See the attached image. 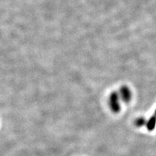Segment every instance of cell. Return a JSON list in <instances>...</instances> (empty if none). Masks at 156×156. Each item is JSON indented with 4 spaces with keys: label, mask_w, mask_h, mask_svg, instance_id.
Returning <instances> with one entry per match:
<instances>
[{
    "label": "cell",
    "mask_w": 156,
    "mask_h": 156,
    "mask_svg": "<svg viewBox=\"0 0 156 156\" xmlns=\"http://www.w3.org/2000/svg\"><path fill=\"white\" fill-rule=\"evenodd\" d=\"M120 96L117 92H113L110 95L108 99V104L111 110L114 113H119L120 112L121 106L119 103Z\"/></svg>",
    "instance_id": "obj_1"
},
{
    "label": "cell",
    "mask_w": 156,
    "mask_h": 156,
    "mask_svg": "<svg viewBox=\"0 0 156 156\" xmlns=\"http://www.w3.org/2000/svg\"><path fill=\"white\" fill-rule=\"evenodd\" d=\"M120 98L124 103H129L132 99V93L129 88L126 86H122L119 90Z\"/></svg>",
    "instance_id": "obj_2"
},
{
    "label": "cell",
    "mask_w": 156,
    "mask_h": 156,
    "mask_svg": "<svg viewBox=\"0 0 156 156\" xmlns=\"http://www.w3.org/2000/svg\"><path fill=\"white\" fill-rule=\"evenodd\" d=\"M156 125V116H153L149 119V120L147 122L146 126H147V129L149 131H153L155 129Z\"/></svg>",
    "instance_id": "obj_3"
},
{
    "label": "cell",
    "mask_w": 156,
    "mask_h": 156,
    "mask_svg": "<svg viewBox=\"0 0 156 156\" xmlns=\"http://www.w3.org/2000/svg\"><path fill=\"white\" fill-rule=\"evenodd\" d=\"M146 124H147V122H146L145 119H144L143 117L138 118L135 121V125L137 126V127H141V126L145 125Z\"/></svg>",
    "instance_id": "obj_4"
},
{
    "label": "cell",
    "mask_w": 156,
    "mask_h": 156,
    "mask_svg": "<svg viewBox=\"0 0 156 156\" xmlns=\"http://www.w3.org/2000/svg\"><path fill=\"white\" fill-rule=\"evenodd\" d=\"M155 116H156V111H155Z\"/></svg>",
    "instance_id": "obj_5"
}]
</instances>
